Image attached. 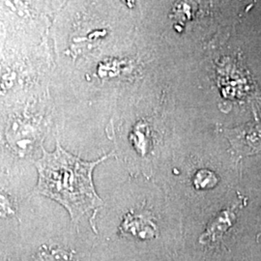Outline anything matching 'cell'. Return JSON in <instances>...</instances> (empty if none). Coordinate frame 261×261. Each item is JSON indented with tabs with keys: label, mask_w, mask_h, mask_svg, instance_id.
Masks as SVG:
<instances>
[{
	"label": "cell",
	"mask_w": 261,
	"mask_h": 261,
	"mask_svg": "<svg viewBox=\"0 0 261 261\" xmlns=\"http://www.w3.org/2000/svg\"><path fill=\"white\" fill-rule=\"evenodd\" d=\"M108 157L109 155L95 162H85L68 153L59 142L51 153L43 149L42 158L35 164L39 173L36 192L64 206L72 220L77 221L103 204L95 192L92 172Z\"/></svg>",
	"instance_id": "6da1fadb"
},
{
	"label": "cell",
	"mask_w": 261,
	"mask_h": 261,
	"mask_svg": "<svg viewBox=\"0 0 261 261\" xmlns=\"http://www.w3.org/2000/svg\"><path fill=\"white\" fill-rule=\"evenodd\" d=\"M234 150L243 156L261 154V120L246 123L234 129L222 130Z\"/></svg>",
	"instance_id": "7a4b0ae2"
},
{
	"label": "cell",
	"mask_w": 261,
	"mask_h": 261,
	"mask_svg": "<svg viewBox=\"0 0 261 261\" xmlns=\"http://www.w3.org/2000/svg\"><path fill=\"white\" fill-rule=\"evenodd\" d=\"M235 220V216L232 211H224L219 215L213 223L209 224L206 228V231L202 234L200 242L207 243L212 241L215 242L223 236V234L232 225Z\"/></svg>",
	"instance_id": "3957f363"
},
{
	"label": "cell",
	"mask_w": 261,
	"mask_h": 261,
	"mask_svg": "<svg viewBox=\"0 0 261 261\" xmlns=\"http://www.w3.org/2000/svg\"><path fill=\"white\" fill-rule=\"evenodd\" d=\"M152 224L151 222H148L144 219L142 216H136V215L129 214L124 223L122 224L121 232L127 234H133L136 236H139L142 239L153 238L149 233H147L145 230L142 229V225H149Z\"/></svg>",
	"instance_id": "277c9868"
},
{
	"label": "cell",
	"mask_w": 261,
	"mask_h": 261,
	"mask_svg": "<svg viewBox=\"0 0 261 261\" xmlns=\"http://www.w3.org/2000/svg\"><path fill=\"white\" fill-rule=\"evenodd\" d=\"M218 184V178L214 172L208 169L199 170L194 178V185L198 190L212 189Z\"/></svg>",
	"instance_id": "5b68a950"
}]
</instances>
